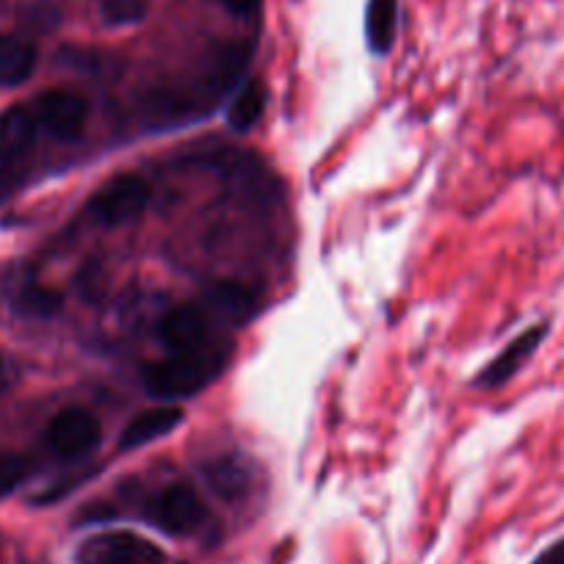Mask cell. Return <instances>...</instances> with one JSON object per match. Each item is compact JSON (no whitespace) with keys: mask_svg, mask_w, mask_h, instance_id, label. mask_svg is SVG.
<instances>
[{"mask_svg":"<svg viewBox=\"0 0 564 564\" xmlns=\"http://www.w3.org/2000/svg\"><path fill=\"white\" fill-rule=\"evenodd\" d=\"M221 366H225V357L208 349L172 355L170 360L155 362L144 371V388L155 399H186L208 388L219 377Z\"/></svg>","mask_w":564,"mask_h":564,"instance_id":"obj_1","label":"cell"},{"mask_svg":"<svg viewBox=\"0 0 564 564\" xmlns=\"http://www.w3.org/2000/svg\"><path fill=\"white\" fill-rule=\"evenodd\" d=\"M150 186L139 175H117L106 186L97 188L89 203V214L106 227H122L139 219L150 205Z\"/></svg>","mask_w":564,"mask_h":564,"instance_id":"obj_2","label":"cell"},{"mask_svg":"<svg viewBox=\"0 0 564 564\" xmlns=\"http://www.w3.org/2000/svg\"><path fill=\"white\" fill-rule=\"evenodd\" d=\"M75 564H164V551L130 531H108L86 540Z\"/></svg>","mask_w":564,"mask_h":564,"instance_id":"obj_3","label":"cell"},{"mask_svg":"<svg viewBox=\"0 0 564 564\" xmlns=\"http://www.w3.org/2000/svg\"><path fill=\"white\" fill-rule=\"evenodd\" d=\"M45 441L47 448L58 459H80L100 446L102 432L91 412L80 410V406H69V410H62L53 417L45 432Z\"/></svg>","mask_w":564,"mask_h":564,"instance_id":"obj_4","label":"cell"},{"mask_svg":"<svg viewBox=\"0 0 564 564\" xmlns=\"http://www.w3.org/2000/svg\"><path fill=\"white\" fill-rule=\"evenodd\" d=\"M148 518L155 529L166 531V534L186 536L203 525L205 520V507L197 498V492L188 490V487L175 485L161 490L159 496L150 501Z\"/></svg>","mask_w":564,"mask_h":564,"instance_id":"obj_5","label":"cell"},{"mask_svg":"<svg viewBox=\"0 0 564 564\" xmlns=\"http://www.w3.org/2000/svg\"><path fill=\"white\" fill-rule=\"evenodd\" d=\"M86 113L89 106L84 97L69 89H51L36 100V122L62 141H73L84 133Z\"/></svg>","mask_w":564,"mask_h":564,"instance_id":"obj_6","label":"cell"},{"mask_svg":"<svg viewBox=\"0 0 564 564\" xmlns=\"http://www.w3.org/2000/svg\"><path fill=\"white\" fill-rule=\"evenodd\" d=\"M208 338V322L197 307H175L159 322V340L172 355L199 351Z\"/></svg>","mask_w":564,"mask_h":564,"instance_id":"obj_7","label":"cell"},{"mask_svg":"<svg viewBox=\"0 0 564 564\" xmlns=\"http://www.w3.org/2000/svg\"><path fill=\"white\" fill-rule=\"evenodd\" d=\"M36 113L25 106H12L0 113V164L14 166L29 159L36 141Z\"/></svg>","mask_w":564,"mask_h":564,"instance_id":"obj_8","label":"cell"},{"mask_svg":"<svg viewBox=\"0 0 564 564\" xmlns=\"http://www.w3.org/2000/svg\"><path fill=\"white\" fill-rule=\"evenodd\" d=\"M542 338H545V327H542V324L534 329H525L520 338H514L512 344H509L507 349H503L501 355H498L496 360L481 371L479 377L481 388H498V384L509 382V379L520 371V366L534 355L536 346L542 344Z\"/></svg>","mask_w":564,"mask_h":564,"instance_id":"obj_9","label":"cell"},{"mask_svg":"<svg viewBox=\"0 0 564 564\" xmlns=\"http://www.w3.org/2000/svg\"><path fill=\"white\" fill-rule=\"evenodd\" d=\"M183 421V412L177 406H153V410H144L133 417V421L124 426L122 448H139L148 446V443L159 441V437L170 435L172 430H177Z\"/></svg>","mask_w":564,"mask_h":564,"instance_id":"obj_10","label":"cell"},{"mask_svg":"<svg viewBox=\"0 0 564 564\" xmlns=\"http://www.w3.org/2000/svg\"><path fill=\"white\" fill-rule=\"evenodd\" d=\"M36 67V47L14 34L0 36V86H18L31 78Z\"/></svg>","mask_w":564,"mask_h":564,"instance_id":"obj_11","label":"cell"},{"mask_svg":"<svg viewBox=\"0 0 564 564\" xmlns=\"http://www.w3.org/2000/svg\"><path fill=\"white\" fill-rule=\"evenodd\" d=\"M395 25H399V0H368L366 34L373 51L388 53L393 47Z\"/></svg>","mask_w":564,"mask_h":564,"instance_id":"obj_12","label":"cell"},{"mask_svg":"<svg viewBox=\"0 0 564 564\" xmlns=\"http://www.w3.org/2000/svg\"><path fill=\"white\" fill-rule=\"evenodd\" d=\"M205 479L221 498H241L249 490V470L236 457H219L205 465Z\"/></svg>","mask_w":564,"mask_h":564,"instance_id":"obj_13","label":"cell"},{"mask_svg":"<svg viewBox=\"0 0 564 564\" xmlns=\"http://www.w3.org/2000/svg\"><path fill=\"white\" fill-rule=\"evenodd\" d=\"M12 302H14V311L34 318H47L53 316V313L62 311V296L34 280L20 282V289L12 294Z\"/></svg>","mask_w":564,"mask_h":564,"instance_id":"obj_14","label":"cell"},{"mask_svg":"<svg viewBox=\"0 0 564 564\" xmlns=\"http://www.w3.org/2000/svg\"><path fill=\"white\" fill-rule=\"evenodd\" d=\"M265 108V91L263 86L249 84L238 91V97L232 100L230 111H227V122L236 130H249L260 117H263Z\"/></svg>","mask_w":564,"mask_h":564,"instance_id":"obj_15","label":"cell"},{"mask_svg":"<svg viewBox=\"0 0 564 564\" xmlns=\"http://www.w3.org/2000/svg\"><path fill=\"white\" fill-rule=\"evenodd\" d=\"M210 302H214L221 313L238 318V322L252 316L254 311V296L249 294L247 289H241L238 282H219V285H214V291H210Z\"/></svg>","mask_w":564,"mask_h":564,"instance_id":"obj_16","label":"cell"},{"mask_svg":"<svg viewBox=\"0 0 564 564\" xmlns=\"http://www.w3.org/2000/svg\"><path fill=\"white\" fill-rule=\"evenodd\" d=\"M148 3L144 0H102V20L108 25H130L144 20Z\"/></svg>","mask_w":564,"mask_h":564,"instance_id":"obj_17","label":"cell"},{"mask_svg":"<svg viewBox=\"0 0 564 564\" xmlns=\"http://www.w3.org/2000/svg\"><path fill=\"white\" fill-rule=\"evenodd\" d=\"M29 476V463L18 454H0V496L12 492Z\"/></svg>","mask_w":564,"mask_h":564,"instance_id":"obj_18","label":"cell"},{"mask_svg":"<svg viewBox=\"0 0 564 564\" xmlns=\"http://www.w3.org/2000/svg\"><path fill=\"white\" fill-rule=\"evenodd\" d=\"M18 377L20 368L18 362H14V357L7 355V351H0V393H7L9 388H14Z\"/></svg>","mask_w":564,"mask_h":564,"instance_id":"obj_19","label":"cell"},{"mask_svg":"<svg viewBox=\"0 0 564 564\" xmlns=\"http://www.w3.org/2000/svg\"><path fill=\"white\" fill-rule=\"evenodd\" d=\"M221 7L236 14V18H249L260 9V0H221Z\"/></svg>","mask_w":564,"mask_h":564,"instance_id":"obj_20","label":"cell"},{"mask_svg":"<svg viewBox=\"0 0 564 564\" xmlns=\"http://www.w3.org/2000/svg\"><path fill=\"white\" fill-rule=\"evenodd\" d=\"M534 564H564V540L556 542L553 547H547V551L542 553Z\"/></svg>","mask_w":564,"mask_h":564,"instance_id":"obj_21","label":"cell"}]
</instances>
